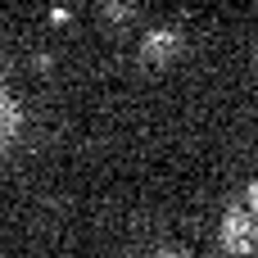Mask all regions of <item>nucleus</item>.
Instances as JSON below:
<instances>
[{
	"mask_svg": "<svg viewBox=\"0 0 258 258\" xmlns=\"http://www.w3.org/2000/svg\"><path fill=\"white\" fill-rule=\"evenodd\" d=\"M218 240H222V249H227L231 258H249V254L258 249V222L240 209V204H231V209L222 213Z\"/></svg>",
	"mask_w": 258,
	"mask_h": 258,
	"instance_id": "nucleus-1",
	"label": "nucleus"
},
{
	"mask_svg": "<svg viewBox=\"0 0 258 258\" xmlns=\"http://www.w3.org/2000/svg\"><path fill=\"white\" fill-rule=\"evenodd\" d=\"M181 32H172V27H154V32H145V41H141V63H150V68H168V63H177L181 59Z\"/></svg>",
	"mask_w": 258,
	"mask_h": 258,
	"instance_id": "nucleus-2",
	"label": "nucleus"
},
{
	"mask_svg": "<svg viewBox=\"0 0 258 258\" xmlns=\"http://www.w3.org/2000/svg\"><path fill=\"white\" fill-rule=\"evenodd\" d=\"M0 73H5V59H0Z\"/></svg>",
	"mask_w": 258,
	"mask_h": 258,
	"instance_id": "nucleus-7",
	"label": "nucleus"
},
{
	"mask_svg": "<svg viewBox=\"0 0 258 258\" xmlns=\"http://www.w3.org/2000/svg\"><path fill=\"white\" fill-rule=\"evenodd\" d=\"M240 209H245V213H249V218L258 222V181L249 186V190H245V200H240Z\"/></svg>",
	"mask_w": 258,
	"mask_h": 258,
	"instance_id": "nucleus-5",
	"label": "nucleus"
},
{
	"mask_svg": "<svg viewBox=\"0 0 258 258\" xmlns=\"http://www.w3.org/2000/svg\"><path fill=\"white\" fill-rule=\"evenodd\" d=\"M14 132H18V109H14L9 95H0V150L14 141Z\"/></svg>",
	"mask_w": 258,
	"mask_h": 258,
	"instance_id": "nucleus-4",
	"label": "nucleus"
},
{
	"mask_svg": "<svg viewBox=\"0 0 258 258\" xmlns=\"http://www.w3.org/2000/svg\"><path fill=\"white\" fill-rule=\"evenodd\" d=\"M136 9H141V0H100V14L109 18V23H132L136 18Z\"/></svg>",
	"mask_w": 258,
	"mask_h": 258,
	"instance_id": "nucleus-3",
	"label": "nucleus"
},
{
	"mask_svg": "<svg viewBox=\"0 0 258 258\" xmlns=\"http://www.w3.org/2000/svg\"><path fill=\"white\" fill-rule=\"evenodd\" d=\"M159 258H190V254H181V249H177V254H159Z\"/></svg>",
	"mask_w": 258,
	"mask_h": 258,
	"instance_id": "nucleus-6",
	"label": "nucleus"
}]
</instances>
